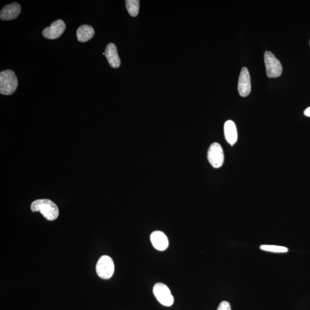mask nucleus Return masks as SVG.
Instances as JSON below:
<instances>
[{"label": "nucleus", "mask_w": 310, "mask_h": 310, "mask_svg": "<svg viewBox=\"0 0 310 310\" xmlns=\"http://www.w3.org/2000/svg\"><path fill=\"white\" fill-rule=\"evenodd\" d=\"M33 212H40L48 221H54L59 216L57 205L52 200L47 199H38L31 204Z\"/></svg>", "instance_id": "nucleus-1"}, {"label": "nucleus", "mask_w": 310, "mask_h": 310, "mask_svg": "<svg viewBox=\"0 0 310 310\" xmlns=\"http://www.w3.org/2000/svg\"><path fill=\"white\" fill-rule=\"evenodd\" d=\"M18 86L15 73L7 70L0 73V93L6 96L12 94Z\"/></svg>", "instance_id": "nucleus-2"}, {"label": "nucleus", "mask_w": 310, "mask_h": 310, "mask_svg": "<svg viewBox=\"0 0 310 310\" xmlns=\"http://www.w3.org/2000/svg\"><path fill=\"white\" fill-rule=\"evenodd\" d=\"M267 75L268 77L273 78L280 77L282 74L283 68L281 63L272 52L266 51L264 54Z\"/></svg>", "instance_id": "nucleus-3"}, {"label": "nucleus", "mask_w": 310, "mask_h": 310, "mask_svg": "<svg viewBox=\"0 0 310 310\" xmlns=\"http://www.w3.org/2000/svg\"><path fill=\"white\" fill-rule=\"evenodd\" d=\"M97 273L101 279H110L115 272V264L111 257L107 255L101 257L96 266Z\"/></svg>", "instance_id": "nucleus-4"}, {"label": "nucleus", "mask_w": 310, "mask_h": 310, "mask_svg": "<svg viewBox=\"0 0 310 310\" xmlns=\"http://www.w3.org/2000/svg\"><path fill=\"white\" fill-rule=\"evenodd\" d=\"M153 292L157 301L162 305L170 307L174 304V297L166 285L161 283L155 284Z\"/></svg>", "instance_id": "nucleus-5"}, {"label": "nucleus", "mask_w": 310, "mask_h": 310, "mask_svg": "<svg viewBox=\"0 0 310 310\" xmlns=\"http://www.w3.org/2000/svg\"><path fill=\"white\" fill-rule=\"evenodd\" d=\"M207 158L210 164L215 168H220L224 162V153L219 143L211 144L207 152Z\"/></svg>", "instance_id": "nucleus-6"}, {"label": "nucleus", "mask_w": 310, "mask_h": 310, "mask_svg": "<svg viewBox=\"0 0 310 310\" xmlns=\"http://www.w3.org/2000/svg\"><path fill=\"white\" fill-rule=\"evenodd\" d=\"M238 90L239 94L243 97H247L251 93V77L246 68H243L241 69L238 79Z\"/></svg>", "instance_id": "nucleus-7"}, {"label": "nucleus", "mask_w": 310, "mask_h": 310, "mask_svg": "<svg viewBox=\"0 0 310 310\" xmlns=\"http://www.w3.org/2000/svg\"><path fill=\"white\" fill-rule=\"evenodd\" d=\"M66 29V24L62 20H56L50 27L43 31V37L48 39H56L61 36Z\"/></svg>", "instance_id": "nucleus-8"}, {"label": "nucleus", "mask_w": 310, "mask_h": 310, "mask_svg": "<svg viewBox=\"0 0 310 310\" xmlns=\"http://www.w3.org/2000/svg\"><path fill=\"white\" fill-rule=\"evenodd\" d=\"M21 6L19 3L14 2L3 7L0 12V18L2 20H11L15 19L20 15Z\"/></svg>", "instance_id": "nucleus-9"}, {"label": "nucleus", "mask_w": 310, "mask_h": 310, "mask_svg": "<svg viewBox=\"0 0 310 310\" xmlns=\"http://www.w3.org/2000/svg\"><path fill=\"white\" fill-rule=\"evenodd\" d=\"M151 241L154 247L158 251H163L169 245L167 235L161 231H155L150 236Z\"/></svg>", "instance_id": "nucleus-10"}, {"label": "nucleus", "mask_w": 310, "mask_h": 310, "mask_svg": "<svg viewBox=\"0 0 310 310\" xmlns=\"http://www.w3.org/2000/svg\"><path fill=\"white\" fill-rule=\"evenodd\" d=\"M105 55L107 58L109 65L113 68H118L121 65L117 47L114 43H109L106 47Z\"/></svg>", "instance_id": "nucleus-11"}, {"label": "nucleus", "mask_w": 310, "mask_h": 310, "mask_svg": "<svg viewBox=\"0 0 310 310\" xmlns=\"http://www.w3.org/2000/svg\"><path fill=\"white\" fill-rule=\"evenodd\" d=\"M224 133L225 139L232 146L237 142L238 133L235 123L232 120H228L225 123Z\"/></svg>", "instance_id": "nucleus-12"}, {"label": "nucleus", "mask_w": 310, "mask_h": 310, "mask_svg": "<svg viewBox=\"0 0 310 310\" xmlns=\"http://www.w3.org/2000/svg\"><path fill=\"white\" fill-rule=\"evenodd\" d=\"M95 31L93 28L90 26H81L77 31V39L82 43L89 41L94 37Z\"/></svg>", "instance_id": "nucleus-13"}, {"label": "nucleus", "mask_w": 310, "mask_h": 310, "mask_svg": "<svg viewBox=\"0 0 310 310\" xmlns=\"http://www.w3.org/2000/svg\"><path fill=\"white\" fill-rule=\"evenodd\" d=\"M125 3L126 9L130 16L136 17L138 15L140 9L139 0H126Z\"/></svg>", "instance_id": "nucleus-14"}, {"label": "nucleus", "mask_w": 310, "mask_h": 310, "mask_svg": "<svg viewBox=\"0 0 310 310\" xmlns=\"http://www.w3.org/2000/svg\"><path fill=\"white\" fill-rule=\"evenodd\" d=\"M260 248L263 251L274 253H286L288 251L287 248L281 246L262 245Z\"/></svg>", "instance_id": "nucleus-15"}, {"label": "nucleus", "mask_w": 310, "mask_h": 310, "mask_svg": "<svg viewBox=\"0 0 310 310\" xmlns=\"http://www.w3.org/2000/svg\"><path fill=\"white\" fill-rule=\"evenodd\" d=\"M217 310H232L231 305L228 302H222L218 306Z\"/></svg>", "instance_id": "nucleus-16"}, {"label": "nucleus", "mask_w": 310, "mask_h": 310, "mask_svg": "<svg viewBox=\"0 0 310 310\" xmlns=\"http://www.w3.org/2000/svg\"><path fill=\"white\" fill-rule=\"evenodd\" d=\"M304 115L307 117H310V107L306 109L304 112Z\"/></svg>", "instance_id": "nucleus-17"}, {"label": "nucleus", "mask_w": 310, "mask_h": 310, "mask_svg": "<svg viewBox=\"0 0 310 310\" xmlns=\"http://www.w3.org/2000/svg\"></svg>", "instance_id": "nucleus-18"}]
</instances>
